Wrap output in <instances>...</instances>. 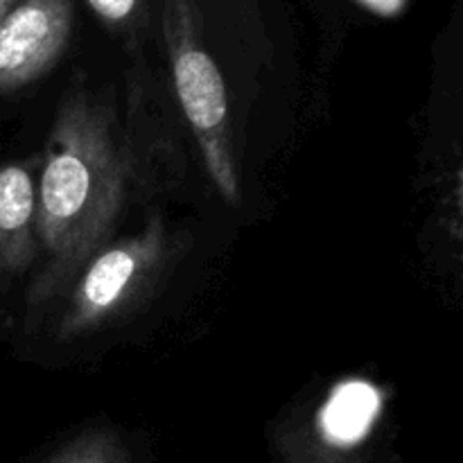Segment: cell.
Wrapping results in <instances>:
<instances>
[{"mask_svg":"<svg viewBox=\"0 0 463 463\" xmlns=\"http://www.w3.org/2000/svg\"><path fill=\"white\" fill-rule=\"evenodd\" d=\"M378 414V398L366 384H346L321 410L315 432L301 450L280 452L283 463H360V448Z\"/></svg>","mask_w":463,"mask_h":463,"instance_id":"5","label":"cell"},{"mask_svg":"<svg viewBox=\"0 0 463 463\" xmlns=\"http://www.w3.org/2000/svg\"><path fill=\"white\" fill-rule=\"evenodd\" d=\"M41 463H136V459L116 430L89 428L61 443Z\"/></svg>","mask_w":463,"mask_h":463,"instance_id":"7","label":"cell"},{"mask_svg":"<svg viewBox=\"0 0 463 463\" xmlns=\"http://www.w3.org/2000/svg\"><path fill=\"white\" fill-rule=\"evenodd\" d=\"M16 3H18V0H0V21H3V18L7 16V12H9V9H12Z\"/></svg>","mask_w":463,"mask_h":463,"instance_id":"9","label":"cell"},{"mask_svg":"<svg viewBox=\"0 0 463 463\" xmlns=\"http://www.w3.org/2000/svg\"><path fill=\"white\" fill-rule=\"evenodd\" d=\"M107 30L136 41L147 23V0H86Z\"/></svg>","mask_w":463,"mask_h":463,"instance_id":"8","label":"cell"},{"mask_svg":"<svg viewBox=\"0 0 463 463\" xmlns=\"http://www.w3.org/2000/svg\"><path fill=\"white\" fill-rule=\"evenodd\" d=\"M129 181V156L111 109L84 84L63 93L36 179V238L48 265L30 301H50L77 279L113 229Z\"/></svg>","mask_w":463,"mask_h":463,"instance_id":"1","label":"cell"},{"mask_svg":"<svg viewBox=\"0 0 463 463\" xmlns=\"http://www.w3.org/2000/svg\"><path fill=\"white\" fill-rule=\"evenodd\" d=\"M170 238L158 215L143 231L104 247L77 274L57 337L72 342L129 315L156 285L170 260Z\"/></svg>","mask_w":463,"mask_h":463,"instance_id":"3","label":"cell"},{"mask_svg":"<svg viewBox=\"0 0 463 463\" xmlns=\"http://www.w3.org/2000/svg\"><path fill=\"white\" fill-rule=\"evenodd\" d=\"M72 0H18L0 21V98L50 72L71 43Z\"/></svg>","mask_w":463,"mask_h":463,"instance_id":"4","label":"cell"},{"mask_svg":"<svg viewBox=\"0 0 463 463\" xmlns=\"http://www.w3.org/2000/svg\"><path fill=\"white\" fill-rule=\"evenodd\" d=\"M161 25L179 107L197 138L206 170L226 203L242 197L229 95L215 59L203 45L194 0H161Z\"/></svg>","mask_w":463,"mask_h":463,"instance_id":"2","label":"cell"},{"mask_svg":"<svg viewBox=\"0 0 463 463\" xmlns=\"http://www.w3.org/2000/svg\"><path fill=\"white\" fill-rule=\"evenodd\" d=\"M32 163H0V279L25 271L39 253Z\"/></svg>","mask_w":463,"mask_h":463,"instance_id":"6","label":"cell"}]
</instances>
